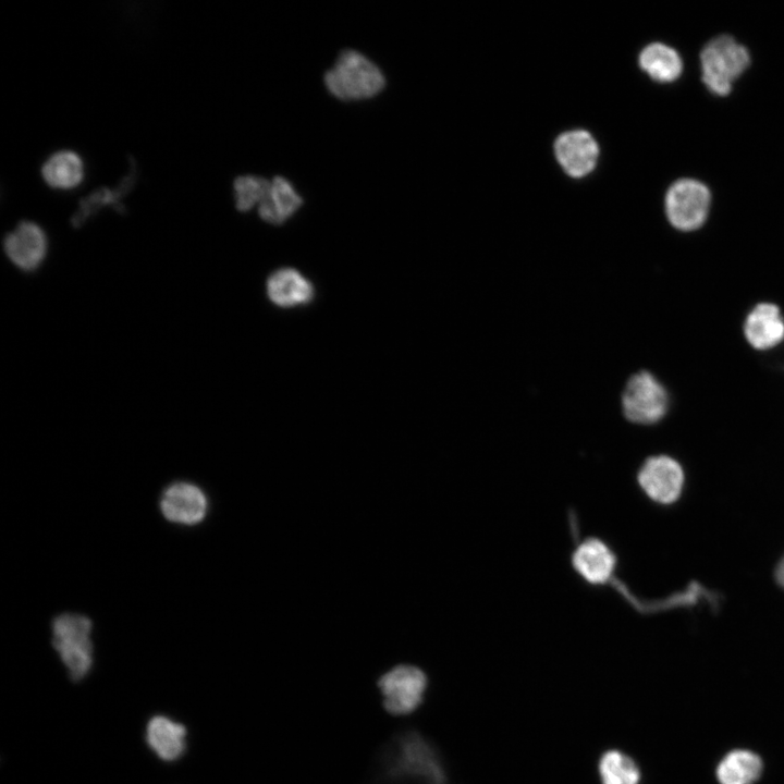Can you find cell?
Returning a JSON list of instances; mask_svg holds the SVG:
<instances>
[{
  "mask_svg": "<svg viewBox=\"0 0 784 784\" xmlns=\"http://www.w3.org/2000/svg\"><path fill=\"white\" fill-rule=\"evenodd\" d=\"M428 686L426 674L413 665H399L378 681L384 709L393 715L414 712L424 701Z\"/></svg>",
  "mask_w": 784,
  "mask_h": 784,
  "instance_id": "9",
  "label": "cell"
},
{
  "mask_svg": "<svg viewBox=\"0 0 784 784\" xmlns=\"http://www.w3.org/2000/svg\"><path fill=\"white\" fill-rule=\"evenodd\" d=\"M599 774L602 784H638L640 780L634 760L618 750H609L602 755Z\"/></svg>",
  "mask_w": 784,
  "mask_h": 784,
  "instance_id": "22",
  "label": "cell"
},
{
  "mask_svg": "<svg viewBox=\"0 0 784 784\" xmlns=\"http://www.w3.org/2000/svg\"><path fill=\"white\" fill-rule=\"evenodd\" d=\"M625 418L636 425L660 422L670 409V394L665 385L650 371L634 373L622 393Z\"/></svg>",
  "mask_w": 784,
  "mask_h": 784,
  "instance_id": "6",
  "label": "cell"
},
{
  "mask_svg": "<svg viewBox=\"0 0 784 784\" xmlns=\"http://www.w3.org/2000/svg\"><path fill=\"white\" fill-rule=\"evenodd\" d=\"M555 155L562 168L572 176L588 174L598 159V145L586 131H571L555 142Z\"/></svg>",
  "mask_w": 784,
  "mask_h": 784,
  "instance_id": "15",
  "label": "cell"
},
{
  "mask_svg": "<svg viewBox=\"0 0 784 784\" xmlns=\"http://www.w3.org/2000/svg\"><path fill=\"white\" fill-rule=\"evenodd\" d=\"M266 292L269 301L281 308L305 306L315 298L313 282L289 267L280 268L268 277Z\"/></svg>",
  "mask_w": 784,
  "mask_h": 784,
  "instance_id": "14",
  "label": "cell"
},
{
  "mask_svg": "<svg viewBox=\"0 0 784 784\" xmlns=\"http://www.w3.org/2000/svg\"><path fill=\"white\" fill-rule=\"evenodd\" d=\"M743 336L755 351L768 352L784 343V314L769 301L755 304L742 324Z\"/></svg>",
  "mask_w": 784,
  "mask_h": 784,
  "instance_id": "10",
  "label": "cell"
},
{
  "mask_svg": "<svg viewBox=\"0 0 784 784\" xmlns=\"http://www.w3.org/2000/svg\"><path fill=\"white\" fill-rule=\"evenodd\" d=\"M159 505L167 520L186 526L199 524L208 512L205 492L188 481L169 485L161 494Z\"/></svg>",
  "mask_w": 784,
  "mask_h": 784,
  "instance_id": "11",
  "label": "cell"
},
{
  "mask_svg": "<svg viewBox=\"0 0 784 784\" xmlns=\"http://www.w3.org/2000/svg\"><path fill=\"white\" fill-rule=\"evenodd\" d=\"M3 250L20 270L30 272L39 268L48 250V238L40 225L21 221L3 238Z\"/></svg>",
  "mask_w": 784,
  "mask_h": 784,
  "instance_id": "12",
  "label": "cell"
},
{
  "mask_svg": "<svg viewBox=\"0 0 784 784\" xmlns=\"http://www.w3.org/2000/svg\"><path fill=\"white\" fill-rule=\"evenodd\" d=\"M302 204L303 199L292 184L278 175L271 180L270 188L258 206V213L264 221L278 225L292 217Z\"/></svg>",
  "mask_w": 784,
  "mask_h": 784,
  "instance_id": "18",
  "label": "cell"
},
{
  "mask_svg": "<svg viewBox=\"0 0 784 784\" xmlns=\"http://www.w3.org/2000/svg\"><path fill=\"white\" fill-rule=\"evenodd\" d=\"M710 203V191L703 183L681 179L666 193L665 213L672 226L682 232H693L705 224Z\"/></svg>",
  "mask_w": 784,
  "mask_h": 784,
  "instance_id": "7",
  "label": "cell"
},
{
  "mask_svg": "<svg viewBox=\"0 0 784 784\" xmlns=\"http://www.w3.org/2000/svg\"><path fill=\"white\" fill-rule=\"evenodd\" d=\"M271 185V181L257 175H241L234 181L236 209L242 212L249 211L264 200Z\"/></svg>",
  "mask_w": 784,
  "mask_h": 784,
  "instance_id": "23",
  "label": "cell"
},
{
  "mask_svg": "<svg viewBox=\"0 0 784 784\" xmlns=\"http://www.w3.org/2000/svg\"><path fill=\"white\" fill-rule=\"evenodd\" d=\"M448 774L436 746L418 731L395 734L379 750L367 784H446Z\"/></svg>",
  "mask_w": 784,
  "mask_h": 784,
  "instance_id": "1",
  "label": "cell"
},
{
  "mask_svg": "<svg viewBox=\"0 0 784 784\" xmlns=\"http://www.w3.org/2000/svg\"><path fill=\"white\" fill-rule=\"evenodd\" d=\"M574 546L569 555L574 573L587 585L608 587L618 576V558L609 542L600 537L579 538L576 516L569 520Z\"/></svg>",
  "mask_w": 784,
  "mask_h": 784,
  "instance_id": "5",
  "label": "cell"
},
{
  "mask_svg": "<svg viewBox=\"0 0 784 784\" xmlns=\"http://www.w3.org/2000/svg\"><path fill=\"white\" fill-rule=\"evenodd\" d=\"M91 628L90 618L78 613H62L52 620V646L72 679H82L93 665Z\"/></svg>",
  "mask_w": 784,
  "mask_h": 784,
  "instance_id": "4",
  "label": "cell"
},
{
  "mask_svg": "<svg viewBox=\"0 0 784 784\" xmlns=\"http://www.w3.org/2000/svg\"><path fill=\"white\" fill-rule=\"evenodd\" d=\"M761 761L747 750L730 752L719 764L716 775L721 784H752L760 775Z\"/></svg>",
  "mask_w": 784,
  "mask_h": 784,
  "instance_id": "21",
  "label": "cell"
},
{
  "mask_svg": "<svg viewBox=\"0 0 784 784\" xmlns=\"http://www.w3.org/2000/svg\"><path fill=\"white\" fill-rule=\"evenodd\" d=\"M702 82L715 95L725 96L732 83L748 68L750 56L746 47L727 35L708 41L700 52Z\"/></svg>",
  "mask_w": 784,
  "mask_h": 784,
  "instance_id": "3",
  "label": "cell"
},
{
  "mask_svg": "<svg viewBox=\"0 0 784 784\" xmlns=\"http://www.w3.org/2000/svg\"><path fill=\"white\" fill-rule=\"evenodd\" d=\"M639 64L650 77L663 83L676 79L683 70L677 51L660 42L650 44L641 51Z\"/></svg>",
  "mask_w": 784,
  "mask_h": 784,
  "instance_id": "20",
  "label": "cell"
},
{
  "mask_svg": "<svg viewBox=\"0 0 784 784\" xmlns=\"http://www.w3.org/2000/svg\"><path fill=\"white\" fill-rule=\"evenodd\" d=\"M135 182L136 170L135 164L132 163L130 172L115 187H100L79 200L78 208L71 219L72 225L82 226L91 216L108 206L122 212L124 210L122 199L132 191Z\"/></svg>",
  "mask_w": 784,
  "mask_h": 784,
  "instance_id": "16",
  "label": "cell"
},
{
  "mask_svg": "<svg viewBox=\"0 0 784 784\" xmlns=\"http://www.w3.org/2000/svg\"><path fill=\"white\" fill-rule=\"evenodd\" d=\"M41 176L51 188L72 189L84 179L83 160L72 150H59L44 162Z\"/></svg>",
  "mask_w": 784,
  "mask_h": 784,
  "instance_id": "19",
  "label": "cell"
},
{
  "mask_svg": "<svg viewBox=\"0 0 784 784\" xmlns=\"http://www.w3.org/2000/svg\"><path fill=\"white\" fill-rule=\"evenodd\" d=\"M636 481L649 500L659 505H671L682 495L685 473L682 464L673 456L654 454L641 463Z\"/></svg>",
  "mask_w": 784,
  "mask_h": 784,
  "instance_id": "8",
  "label": "cell"
},
{
  "mask_svg": "<svg viewBox=\"0 0 784 784\" xmlns=\"http://www.w3.org/2000/svg\"><path fill=\"white\" fill-rule=\"evenodd\" d=\"M328 90L338 99L362 100L379 94L385 84L380 69L355 50L342 51L324 74Z\"/></svg>",
  "mask_w": 784,
  "mask_h": 784,
  "instance_id": "2",
  "label": "cell"
},
{
  "mask_svg": "<svg viewBox=\"0 0 784 784\" xmlns=\"http://www.w3.org/2000/svg\"><path fill=\"white\" fill-rule=\"evenodd\" d=\"M622 600H624L637 613L649 615L662 613L676 608L691 607L698 604L701 598H706L714 603L716 601L712 591L698 583H693L684 590L672 592L659 599H647L634 593L629 586L618 576L613 579L609 586Z\"/></svg>",
  "mask_w": 784,
  "mask_h": 784,
  "instance_id": "13",
  "label": "cell"
},
{
  "mask_svg": "<svg viewBox=\"0 0 784 784\" xmlns=\"http://www.w3.org/2000/svg\"><path fill=\"white\" fill-rule=\"evenodd\" d=\"M185 735L184 725L164 715H156L147 724V743L157 756L166 761L175 760L183 755Z\"/></svg>",
  "mask_w": 784,
  "mask_h": 784,
  "instance_id": "17",
  "label": "cell"
}]
</instances>
